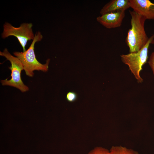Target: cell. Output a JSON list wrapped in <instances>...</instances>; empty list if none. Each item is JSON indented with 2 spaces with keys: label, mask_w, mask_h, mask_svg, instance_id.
Returning a JSON list of instances; mask_svg holds the SVG:
<instances>
[{
  "label": "cell",
  "mask_w": 154,
  "mask_h": 154,
  "mask_svg": "<svg viewBox=\"0 0 154 154\" xmlns=\"http://www.w3.org/2000/svg\"><path fill=\"white\" fill-rule=\"evenodd\" d=\"M148 63L152 70L154 76V51L151 53Z\"/></svg>",
  "instance_id": "7c38bea8"
},
{
  "label": "cell",
  "mask_w": 154,
  "mask_h": 154,
  "mask_svg": "<svg viewBox=\"0 0 154 154\" xmlns=\"http://www.w3.org/2000/svg\"><path fill=\"white\" fill-rule=\"evenodd\" d=\"M77 94L73 92H69L66 94V98L68 101L72 102L75 101L77 99Z\"/></svg>",
  "instance_id": "8fae6325"
},
{
  "label": "cell",
  "mask_w": 154,
  "mask_h": 154,
  "mask_svg": "<svg viewBox=\"0 0 154 154\" xmlns=\"http://www.w3.org/2000/svg\"><path fill=\"white\" fill-rule=\"evenodd\" d=\"M150 44H154V34L150 37L145 45L139 51L120 55L122 62L128 65L139 83L143 81L140 75L142 67L145 64L148 58V49Z\"/></svg>",
  "instance_id": "3957f363"
},
{
  "label": "cell",
  "mask_w": 154,
  "mask_h": 154,
  "mask_svg": "<svg viewBox=\"0 0 154 154\" xmlns=\"http://www.w3.org/2000/svg\"><path fill=\"white\" fill-rule=\"evenodd\" d=\"M131 16V28L128 31L125 42L130 53L137 52L148 42L147 37L144 28L146 20L142 16L134 11H129Z\"/></svg>",
  "instance_id": "6da1fadb"
},
{
  "label": "cell",
  "mask_w": 154,
  "mask_h": 154,
  "mask_svg": "<svg viewBox=\"0 0 154 154\" xmlns=\"http://www.w3.org/2000/svg\"><path fill=\"white\" fill-rule=\"evenodd\" d=\"M0 55L5 57L10 62L11 66L9 68L11 72V79L1 80L2 85L15 87L23 92L28 91L29 87L24 84L21 78V72L23 70V67L20 59L12 55L6 48L4 49L3 52H0Z\"/></svg>",
  "instance_id": "277c9868"
},
{
  "label": "cell",
  "mask_w": 154,
  "mask_h": 154,
  "mask_svg": "<svg viewBox=\"0 0 154 154\" xmlns=\"http://www.w3.org/2000/svg\"><path fill=\"white\" fill-rule=\"evenodd\" d=\"M130 7L146 19H154V3L149 0H129Z\"/></svg>",
  "instance_id": "52a82bcc"
},
{
  "label": "cell",
  "mask_w": 154,
  "mask_h": 154,
  "mask_svg": "<svg viewBox=\"0 0 154 154\" xmlns=\"http://www.w3.org/2000/svg\"><path fill=\"white\" fill-rule=\"evenodd\" d=\"M43 36L40 31L38 32L29 48L25 52H15L14 55L18 58L21 61L27 75L32 77L34 75V71L41 70L44 72L48 71L50 59L46 60L45 64H42L37 59L34 52V46L35 43L40 41Z\"/></svg>",
  "instance_id": "7a4b0ae2"
},
{
  "label": "cell",
  "mask_w": 154,
  "mask_h": 154,
  "mask_svg": "<svg viewBox=\"0 0 154 154\" xmlns=\"http://www.w3.org/2000/svg\"><path fill=\"white\" fill-rule=\"evenodd\" d=\"M108 154H139L137 151L126 147L120 146H113Z\"/></svg>",
  "instance_id": "9c48e42d"
},
{
  "label": "cell",
  "mask_w": 154,
  "mask_h": 154,
  "mask_svg": "<svg viewBox=\"0 0 154 154\" xmlns=\"http://www.w3.org/2000/svg\"><path fill=\"white\" fill-rule=\"evenodd\" d=\"M124 10H119L107 13L96 18L97 21L108 29L120 27L125 16Z\"/></svg>",
  "instance_id": "8992f818"
},
{
  "label": "cell",
  "mask_w": 154,
  "mask_h": 154,
  "mask_svg": "<svg viewBox=\"0 0 154 154\" xmlns=\"http://www.w3.org/2000/svg\"><path fill=\"white\" fill-rule=\"evenodd\" d=\"M32 26V23H26L21 24L19 27H16L6 22L3 25L2 37L5 38L11 36L15 37L22 47L23 52H25L26 50L25 47L28 41L33 40L35 37L33 31Z\"/></svg>",
  "instance_id": "5b68a950"
},
{
  "label": "cell",
  "mask_w": 154,
  "mask_h": 154,
  "mask_svg": "<svg viewBox=\"0 0 154 154\" xmlns=\"http://www.w3.org/2000/svg\"><path fill=\"white\" fill-rule=\"evenodd\" d=\"M109 151L100 147H96L90 151L87 154H108Z\"/></svg>",
  "instance_id": "30bf717a"
},
{
  "label": "cell",
  "mask_w": 154,
  "mask_h": 154,
  "mask_svg": "<svg viewBox=\"0 0 154 154\" xmlns=\"http://www.w3.org/2000/svg\"><path fill=\"white\" fill-rule=\"evenodd\" d=\"M130 7L129 0H112L105 4L101 9V15L119 10L125 11Z\"/></svg>",
  "instance_id": "ba28073f"
}]
</instances>
